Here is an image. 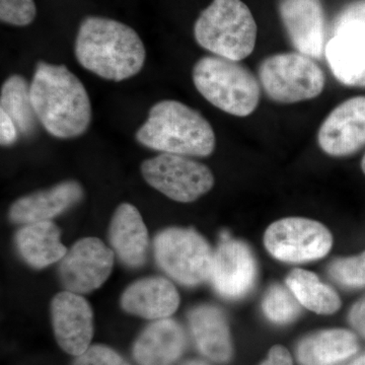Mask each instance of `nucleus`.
Segmentation results:
<instances>
[{
  "mask_svg": "<svg viewBox=\"0 0 365 365\" xmlns=\"http://www.w3.org/2000/svg\"><path fill=\"white\" fill-rule=\"evenodd\" d=\"M76 60L98 78L126 81L143 71L146 50L131 26L104 16L81 21L74 46Z\"/></svg>",
  "mask_w": 365,
  "mask_h": 365,
  "instance_id": "2",
  "label": "nucleus"
},
{
  "mask_svg": "<svg viewBox=\"0 0 365 365\" xmlns=\"http://www.w3.org/2000/svg\"><path fill=\"white\" fill-rule=\"evenodd\" d=\"M109 241L113 251L125 265L137 268L145 263L150 239L135 206L129 203L118 206L110 223Z\"/></svg>",
  "mask_w": 365,
  "mask_h": 365,
  "instance_id": "18",
  "label": "nucleus"
},
{
  "mask_svg": "<svg viewBox=\"0 0 365 365\" xmlns=\"http://www.w3.org/2000/svg\"><path fill=\"white\" fill-rule=\"evenodd\" d=\"M30 83L36 116L50 135L71 139L88 131L93 119L91 98L73 72L63 64L39 61Z\"/></svg>",
  "mask_w": 365,
  "mask_h": 365,
  "instance_id": "1",
  "label": "nucleus"
},
{
  "mask_svg": "<svg viewBox=\"0 0 365 365\" xmlns=\"http://www.w3.org/2000/svg\"><path fill=\"white\" fill-rule=\"evenodd\" d=\"M180 304L177 288L163 277L143 278L132 283L121 297L125 312L153 319H168L176 313Z\"/></svg>",
  "mask_w": 365,
  "mask_h": 365,
  "instance_id": "17",
  "label": "nucleus"
},
{
  "mask_svg": "<svg viewBox=\"0 0 365 365\" xmlns=\"http://www.w3.org/2000/svg\"><path fill=\"white\" fill-rule=\"evenodd\" d=\"M361 169H362V172H364V175H365V153H364V158H362Z\"/></svg>",
  "mask_w": 365,
  "mask_h": 365,
  "instance_id": "35",
  "label": "nucleus"
},
{
  "mask_svg": "<svg viewBox=\"0 0 365 365\" xmlns=\"http://www.w3.org/2000/svg\"><path fill=\"white\" fill-rule=\"evenodd\" d=\"M73 365H130L121 355L106 345H91L76 356Z\"/></svg>",
  "mask_w": 365,
  "mask_h": 365,
  "instance_id": "29",
  "label": "nucleus"
},
{
  "mask_svg": "<svg viewBox=\"0 0 365 365\" xmlns=\"http://www.w3.org/2000/svg\"><path fill=\"white\" fill-rule=\"evenodd\" d=\"M333 36L356 34L365 36V0H353L334 19Z\"/></svg>",
  "mask_w": 365,
  "mask_h": 365,
  "instance_id": "27",
  "label": "nucleus"
},
{
  "mask_svg": "<svg viewBox=\"0 0 365 365\" xmlns=\"http://www.w3.org/2000/svg\"><path fill=\"white\" fill-rule=\"evenodd\" d=\"M257 272L256 259L248 245L223 232L209 277L215 292L227 299H242L253 289Z\"/></svg>",
  "mask_w": 365,
  "mask_h": 365,
  "instance_id": "11",
  "label": "nucleus"
},
{
  "mask_svg": "<svg viewBox=\"0 0 365 365\" xmlns=\"http://www.w3.org/2000/svg\"><path fill=\"white\" fill-rule=\"evenodd\" d=\"M196 90L222 112L237 117L253 114L260 102V85L246 66L216 55L196 62L192 71Z\"/></svg>",
  "mask_w": 365,
  "mask_h": 365,
  "instance_id": "4",
  "label": "nucleus"
},
{
  "mask_svg": "<svg viewBox=\"0 0 365 365\" xmlns=\"http://www.w3.org/2000/svg\"><path fill=\"white\" fill-rule=\"evenodd\" d=\"M258 76L267 97L278 104L312 100L325 88V73L321 67L299 52L271 55L261 62Z\"/></svg>",
  "mask_w": 365,
  "mask_h": 365,
  "instance_id": "6",
  "label": "nucleus"
},
{
  "mask_svg": "<svg viewBox=\"0 0 365 365\" xmlns=\"http://www.w3.org/2000/svg\"><path fill=\"white\" fill-rule=\"evenodd\" d=\"M262 309L269 321L276 325H287L299 316L300 304L289 288L275 284L269 288Z\"/></svg>",
  "mask_w": 365,
  "mask_h": 365,
  "instance_id": "25",
  "label": "nucleus"
},
{
  "mask_svg": "<svg viewBox=\"0 0 365 365\" xmlns=\"http://www.w3.org/2000/svg\"><path fill=\"white\" fill-rule=\"evenodd\" d=\"M260 365H294V361L284 346L275 345L269 350L267 357Z\"/></svg>",
  "mask_w": 365,
  "mask_h": 365,
  "instance_id": "31",
  "label": "nucleus"
},
{
  "mask_svg": "<svg viewBox=\"0 0 365 365\" xmlns=\"http://www.w3.org/2000/svg\"><path fill=\"white\" fill-rule=\"evenodd\" d=\"M325 56L339 83L365 88V36L339 34L327 42Z\"/></svg>",
  "mask_w": 365,
  "mask_h": 365,
  "instance_id": "22",
  "label": "nucleus"
},
{
  "mask_svg": "<svg viewBox=\"0 0 365 365\" xmlns=\"http://www.w3.org/2000/svg\"><path fill=\"white\" fill-rule=\"evenodd\" d=\"M349 322L353 329L365 338V297L360 299L350 309Z\"/></svg>",
  "mask_w": 365,
  "mask_h": 365,
  "instance_id": "32",
  "label": "nucleus"
},
{
  "mask_svg": "<svg viewBox=\"0 0 365 365\" xmlns=\"http://www.w3.org/2000/svg\"><path fill=\"white\" fill-rule=\"evenodd\" d=\"M53 330L63 351L79 356L91 346L93 314L85 297L74 292H59L51 302Z\"/></svg>",
  "mask_w": 365,
  "mask_h": 365,
  "instance_id": "13",
  "label": "nucleus"
},
{
  "mask_svg": "<svg viewBox=\"0 0 365 365\" xmlns=\"http://www.w3.org/2000/svg\"><path fill=\"white\" fill-rule=\"evenodd\" d=\"M145 182L172 200L194 202L215 186L212 172L193 158L162 153L141 163Z\"/></svg>",
  "mask_w": 365,
  "mask_h": 365,
  "instance_id": "8",
  "label": "nucleus"
},
{
  "mask_svg": "<svg viewBox=\"0 0 365 365\" xmlns=\"http://www.w3.org/2000/svg\"><path fill=\"white\" fill-rule=\"evenodd\" d=\"M186 335L179 323L168 318L146 327L133 346L138 365H173L186 348Z\"/></svg>",
  "mask_w": 365,
  "mask_h": 365,
  "instance_id": "19",
  "label": "nucleus"
},
{
  "mask_svg": "<svg viewBox=\"0 0 365 365\" xmlns=\"http://www.w3.org/2000/svg\"><path fill=\"white\" fill-rule=\"evenodd\" d=\"M0 111L13 120L20 135L35 134L39 121L31 100V83L23 76L13 74L4 81L0 91Z\"/></svg>",
  "mask_w": 365,
  "mask_h": 365,
  "instance_id": "23",
  "label": "nucleus"
},
{
  "mask_svg": "<svg viewBox=\"0 0 365 365\" xmlns=\"http://www.w3.org/2000/svg\"><path fill=\"white\" fill-rule=\"evenodd\" d=\"M115 253L97 237L79 240L60 261L62 284L74 294H88L102 287L111 275Z\"/></svg>",
  "mask_w": 365,
  "mask_h": 365,
  "instance_id": "10",
  "label": "nucleus"
},
{
  "mask_svg": "<svg viewBox=\"0 0 365 365\" xmlns=\"http://www.w3.org/2000/svg\"><path fill=\"white\" fill-rule=\"evenodd\" d=\"M264 244L277 260L304 263L325 257L332 248L333 237L325 225L316 220L287 217L267 228Z\"/></svg>",
  "mask_w": 365,
  "mask_h": 365,
  "instance_id": "9",
  "label": "nucleus"
},
{
  "mask_svg": "<svg viewBox=\"0 0 365 365\" xmlns=\"http://www.w3.org/2000/svg\"><path fill=\"white\" fill-rule=\"evenodd\" d=\"M85 195L76 180H66L51 188L21 197L9 211V220L16 225L51 222L53 218L76 205Z\"/></svg>",
  "mask_w": 365,
  "mask_h": 365,
  "instance_id": "15",
  "label": "nucleus"
},
{
  "mask_svg": "<svg viewBox=\"0 0 365 365\" xmlns=\"http://www.w3.org/2000/svg\"><path fill=\"white\" fill-rule=\"evenodd\" d=\"M359 349V339L351 331L328 329L300 341L297 359L300 365H338L354 356Z\"/></svg>",
  "mask_w": 365,
  "mask_h": 365,
  "instance_id": "20",
  "label": "nucleus"
},
{
  "mask_svg": "<svg viewBox=\"0 0 365 365\" xmlns=\"http://www.w3.org/2000/svg\"><path fill=\"white\" fill-rule=\"evenodd\" d=\"M287 287L300 306L314 313L332 314L340 309L341 299L337 292L309 271L295 269L287 276Z\"/></svg>",
  "mask_w": 365,
  "mask_h": 365,
  "instance_id": "24",
  "label": "nucleus"
},
{
  "mask_svg": "<svg viewBox=\"0 0 365 365\" xmlns=\"http://www.w3.org/2000/svg\"><path fill=\"white\" fill-rule=\"evenodd\" d=\"M137 143L160 153L207 158L215 150L212 126L200 112L184 103L163 100L150 108L136 131Z\"/></svg>",
  "mask_w": 365,
  "mask_h": 365,
  "instance_id": "3",
  "label": "nucleus"
},
{
  "mask_svg": "<svg viewBox=\"0 0 365 365\" xmlns=\"http://www.w3.org/2000/svg\"><path fill=\"white\" fill-rule=\"evenodd\" d=\"M188 322L197 349L210 361L225 364L234 355L227 317L222 309L200 304L189 312Z\"/></svg>",
  "mask_w": 365,
  "mask_h": 365,
  "instance_id": "16",
  "label": "nucleus"
},
{
  "mask_svg": "<svg viewBox=\"0 0 365 365\" xmlns=\"http://www.w3.org/2000/svg\"><path fill=\"white\" fill-rule=\"evenodd\" d=\"M256 21L242 0H213L194 25L197 44L216 56L242 61L253 53Z\"/></svg>",
  "mask_w": 365,
  "mask_h": 365,
  "instance_id": "5",
  "label": "nucleus"
},
{
  "mask_svg": "<svg viewBox=\"0 0 365 365\" xmlns=\"http://www.w3.org/2000/svg\"><path fill=\"white\" fill-rule=\"evenodd\" d=\"M318 143L327 155L344 158L365 146V96L348 98L326 117Z\"/></svg>",
  "mask_w": 365,
  "mask_h": 365,
  "instance_id": "12",
  "label": "nucleus"
},
{
  "mask_svg": "<svg viewBox=\"0 0 365 365\" xmlns=\"http://www.w3.org/2000/svg\"><path fill=\"white\" fill-rule=\"evenodd\" d=\"M329 273L342 287H365V251L359 256L336 259L331 263Z\"/></svg>",
  "mask_w": 365,
  "mask_h": 365,
  "instance_id": "26",
  "label": "nucleus"
},
{
  "mask_svg": "<svg viewBox=\"0 0 365 365\" xmlns=\"http://www.w3.org/2000/svg\"><path fill=\"white\" fill-rule=\"evenodd\" d=\"M279 14L297 52L313 59L325 54V14L319 0H281Z\"/></svg>",
  "mask_w": 365,
  "mask_h": 365,
  "instance_id": "14",
  "label": "nucleus"
},
{
  "mask_svg": "<svg viewBox=\"0 0 365 365\" xmlns=\"http://www.w3.org/2000/svg\"><path fill=\"white\" fill-rule=\"evenodd\" d=\"M60 237L59 227L53 222L30 223L16 232V246L28 265L42 269L61 261L68 252Z\"/></svg>",
  "mask_w": 365,
  "mask_h": 365,
  "instance_id": "21",
  "label": "nucleus"
},
{
  "mask_svg": "<svg viewBox=\"0 0 365 365\" xmlns=\"http://www.w3.org/2000/svg\"><path fill=\"white\" fill-rule=\"evenodd\" d=\"M20 132L6 113L0 111V143L2 146L13 145L18 140Z\"/></svg>",
  "mask_w": 365,
  "mask_h": 365,
  "instance_id": "30",
  "label": "nucleus"
},
{
  "mask_svg": "<svg viewBox=\"0 0 365 365\" xmlns=\"http://www.w3.org/2000/svg\"><path fill=\"white\" fill-rule=\"evenodd\" d=\"M181 365H210L208 362L204 361V360L200 359H191L186 360V361L182 362Z\"/></svg>",
  "mask_w": 365,
  "mask_h": 365,
  "instance_id": "33",
  "label": "nucleus"
},
{
  "mask_svg": "<svg viewBox=\"0 0 365 365\" xmlns=\"http://www.w3.org/2000/svg\"><path fill=\"white\" fill-rule=\"evenodd\" d=\"M346 365H365V353L356 357V359L351 360V361L348 362Z\"/></svg>",
  "mask_w": 365,
  "mask_h": 365,
  "instance_id": "34",
  "label": "nucleus"
},
{
  "mask_svg": "<svg viewBox=\"0 0 365 365\" xmlns=\"http://www.w3.org/2000/svg\"><path fill=\"white\" fill-rule=\"evenodd\" d=\"M37 16L34 0H0V20L16 26L31 25Z\"/></svg>",
  "mask_w": 365,
  "mask_h": 365,
  "instance_id": "28",
  "label": "nucleus"
},
{
  "mask_svg": "<svg viewBox=\"0 0 365 365\" xmlns=\"http://www.w3.org/2000/svg\"><path fill=\"white\" fill-rule=\"evenodd\" d=\"M157 263L168 275L185 287L209 280L213 252L202 235L191 228L163 230L155 239Z\"/></svg>",
  "mask_w": 365,
  "mask_h": 365,
  "instance_id": "7",
  "label": "nucleus"
}]
</instances>
